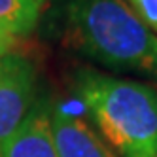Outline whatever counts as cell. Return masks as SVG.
Masks as SVG:
<instances>
[{
	"mask_svg": "<svg viewBox=\"0 0 157 157\" xmlns=\"http://www.w3.org/2000/svg\"><path fill=\"white\" fill-rule=\"evenodd\" d=\"M64 38L106 68L157 78V34L127 0H68Z\"/></svg>",
	"mask_w": 157,
	"mask_h": 157,
	"instance_id": "obj_1",
	"label": "cell"
},
{
	"mask_svg": "<svg viewBox=\"0 0 157 157\" xmlns=\"http://www.w3.org/2000/svg\"><path fill=\"white\" fill-rule=\"evenodd\" d=\"M72 87L119 157H157V91L151 85L82 68Z\"/></svg>",
	"mask_w": 157,
	"mask_h": 157,
	"instance_id": "obj_2",
	"label": "cell"
},
{
	"mask_svg": "<svg viewBox=\"0 0 157 157\" xmlns=\"http://www.w3.org/2000/svg\"><path fill=\"white\" fill-rule=\"evenodd\" d=\"M40 4L36 0H0V30L25 36L36 27Z\"/></svg>",
	"mask_w": 157,
	"mask_h": 157,
	"instance_id": "obj_6",
	"label": "cell"
},
{
	"mask_svg": "<svg viewBox=\"0 0 157 157\" xmlns=\"http://www.w3.org/2000/svg\"><path fill=\"white\" fill-rule=\"evenodd\" d=\"M36 2H38V4H40V6H42V4H44V2H46V0H36Z\"/></svg>",
	"mask_w": 157,
	"mask_h": 157,
	"instance_id": "obj_9",
	"label": "cell"
},
{
	"mask_svg": "<svg viewBox=\"0 0 157 157\" xmlns=\"http://www.w3.org/2000/svg\"><path fill=\"white\" fill-rule=\"evenodd\" d=\"M51 132L59 157H116L89 123L63 106H51Z\"/></svg>",
	"mask_w": 157,
	"mask_h": 157,
	"instance_id": "obj_5",
	"label": "cell"
},
{
	"mask_svg": "<svg viewBox=\"0 0 157 157\" xmlns=\"http://www.w3.org/2000/svg\"><path fill=\"white\" fill-rule=\"evenodd\" d=\"M0 157H59L51 132V104L36 100L17 131L0 146Z\"/></svg>",
	"mask_w": 157,
	"mask_h": 157,
	"instance_id": "obj_4",
	"label": "cell"
},
{
	"mask_svg": "<svg viewBox=\"0 0 157 157\" xmlns=\"http://www.w3.org/2000/svg\"><path fill=\"white\" fill-rule=\"evenodd\" d=\"M15 38L12 34H8V32L0 30V61H2V57H6V55L12 51V46H13Z\"/></svg>",
	"mask_w": 157,
	"mask_h": 157,
	"instance_id": "obj_8",
	"label": "cell"
},
{
	"mask_svg": "<svg viewBox=\"0 0 157 157\" xmlns=\"http://www.w3.org/2000/svg\"><path fill=\"white\" fill-rule=\"evenodd\" d=\"M129 6L142 19V23L157 34V0H129Z\"/></svg>",
	"mask_w": 157,
	"mask_h": 157,
	"instance_id": "obj_7",
	"label": "cell"
},
{
	"mask_svg": "<svg viewBox=\"0 0 157 157\" xmlns=\"http://www.w3.org/2000/svg\"><path fill=\"white\" fill-rule=\"evenodd\" d=\"M36 66L27 55L10 51L0 61V146L23 123L34 104Z\"/></svg>",
	"mask_w": 157,
	"mask_h": 157,
	"instance_id": "obj_3",
	"label": "cell"
}]
</instances>
